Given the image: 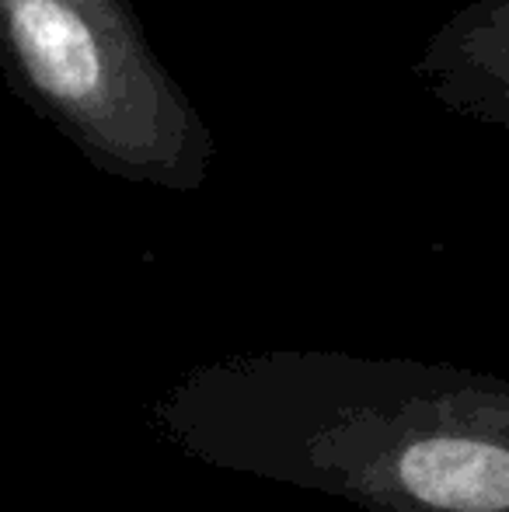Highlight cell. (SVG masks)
<instances>
[{
  "label": "cell",
  "instance_id": "obj_1",
  "mask_svg": "<svg viewBox=\"0 0 509 512\" xmlns=\"http://www.w3.org/2000/svg\"><path fill=\"white\" fill-rule=\"evenodd\" d=\"M150 425L206 467L363 512H509V380L482 370L245 352L185 370Z\"/></svg>",
  "mask_w": 509,
  "mask_h": 512
},
{
  "label": "cell",
  "instance_id": "obj_3",
  "mask_svg": "<svg viewBox=\"0 0 509 512\" xmlns=\"http://www.w3.org/2000/svg\"><path fill=\"white\" fill-rule=\"evenodd\" d=\"M415 74L447 112L509 129V0H468L422 49Z\"/></svg>",
  "mask_w": 509,
  "mask_h": 512
},
{
  "label": "cell",
  "instance_id": "obj_2",
  "mask_svg": "<svg viewBox=\"0 0 509 512\" xmlns=\"http://www.w3.org/2000/svg\"><path fill=\"white\" fill-rule=\"evenodd\" d=\"M0 77L105 175L171 192L206 185L213 133L129 0H0Z\"/></svg>",
  "mask_w": 509,
  "mask_h": 512
}]
</instances>
